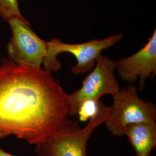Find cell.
<instances>
[{
    "label": "cell",
    "instance_id": "cell-1",
    "mask_svg": "<svg viewBox=\"0 0 156 156\" xmlns=\"http://www.w3.org/2000/svg\"><path fill=\"white\" fill-rule=\"evenodd\" d=\"M69 94L51 73L7 58L0 64V139L43 142L69 117Z\"/></svg>",
    "mask_w": 156,
    "mask_h": 156
},
{
    "label": "cell",
    "instance_id": "cell-2",
    "mask_svg": "<svg viewBox=\"0 0 156 156\" xmlns=\"http://www.w3.org/2000/svg\"><path fill=\"white\" fill-rule=\"evenodd\" d=\"M111 106L100 101L99 109L84 127L77 120L69 117L55 133L35 146L38 156H86L88 141L91 134L100 125L109 119Z\"/></svg>",
    "mask_w": 156,
    "mask_h": 156
},
{
    "label": "cell",
    "instance_id": "cell-3",
    "mask_svg": "<svg viewBox=\"0 0 156 156\" xmlns=\"http://www.w3.org/2000/svg\"><path fill=\"white\" fill-rule=\"evenodd\" d=\"M123 33L111 35L102 39L80 44H69L58 38L48 41V50L44 62V68L51 73H56L62 68V62L57 58L60 53H69L76 58L77 63L71 68L74 75H83L91 72L94 68L98 56L104 50L117 44L123 39Z\"/></svg>",
    "mask_w": 156,
    "mask_h": 156
},
{
    "label": "cell",
    "instance_id": "cell-4",
    "mask_svg": "<svg viewBox=\"0 0 156 156\" xmlns=\"http://www.w3.org/2000/svg\"><path fill=\"white\" fill-rule=\"evenodd\" d=\"M113 97L111 112L105 122L113 135L124 136L127 126L132 124L156 123V105L142 100L136 86L129 84Z\"/></svg>",
    "mask_w": 156,
    "mask_h": 156
},
{
    "label": "cell",
    "instance_id": "cell-5",
    "mask_svg": "<svg viewBox=\"0 0 156 156\" xmlns=\"http://www.w3.org/2000/svg\"><path fill=\"white\" fill-rule=\"evenodd\" d=\"M8 23L11 38L6 46L7 58L17 65L41 68L48 50V41L35 34L26 20L12 18Z\"/></svg>",
    "mask_w": 156,
    "mask_h": 156
},
{
    "label": "cell",
    "instance_id": "cell-6",
    "mask_svg": "<svg viewBox=\"0 0 156 156\" xmlns=\"http://www.w3.org/2000/svg\"><path fill=\"white\" fill-rule=\"evenodd\" d=\"M115 60L101 54L93 69L84 79L79 89L69 94V116L76 117L78 107L84 101L100 100L105 94L114 96L120 90L116 76Z\"/></svg>",
    "mask_w": 156,
    "mask_h": 156
},
{
    "label": "cell",
    "instance_id": "cell-7",
    "mask_svg": "<svg viewBox=\"0 0 156 156\" xmlns=\"http://www.w3.org/2000/svg\"><path fill=\"white\" fill-rule=\"evenodd\" d=\"M115 70L119 77L129 84L139 79V90L145 87L147 79L156 74V30L147 43L134 55L115 60Z\"/></svg>",
    "mask_w": 156,
    "mask_h": 156
},
{
    "label": "cell",
    "instance_id": "cell-8",
    "mask_svg": "<svg viewBox=\"0 0 156 156\" xmlns=\"http://www.w3.org/2000/svg\"><path fill=\"white\" fill-rule=\"evenodd\" d=\"M128 136L136 156H151L156 147V123H136L127 126Z\"/></svg>",
    "mask_w": 156,
    "mask_h": 156
},
{
    "label": "cell",
    "instance_id": "cell-9",
    "mask_svg": "<svg viewBox=\"0 0 156 156\" xmlns=\"http://www.w3.org/2000/svg\"><path fill=\"white\" fill-rule=\"evenodd\" d=\"M0 17L6 22L12 18L26 20L20 11L17 0H0Z\"/></svg>",
    "mask_w": 156,
    "mask_h": 156
},
{
    "label": "cell",
    "instance_id": "cell-10",
    "mask_svg": "<svg viewBox=\"0 0 156 156\" xmlns=\"http://www.w3.org/2000/svg\"><path fill=\"white\" fill-rule=\"evenodd\" d=\"M100 100L90 99L83 101L78 107L76 117L82 122H86L94 116L99 109Z\"/></svg>",
    "mask_w": 156,
    "mask_h": 156
},
{
    "label": "cell",
    "instance_id": "cell-11",
    "mask_svg": "<svg viewBox=\"0 0 156 156\" xmlns=\"http://www.w3.org/2000/svg\"><path fill=\"white\" fill-rule=\"evenodd\" d=\"M0 156H15L12 155L11 154L6 152L5 151L2 150L1 147H0Z\"/></svg>",
    "mask_w": 156,
    "mask_h": 156
}]
</instances>
